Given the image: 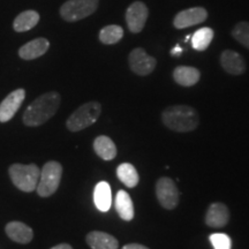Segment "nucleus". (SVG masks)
I'll return each mask as SVG.
<instances>
[{"instance_id":"obj_16","label":"nucleus","mask_w":249,"mask_h":249,"mask_svg":"<svg viewBox=\"0 0 249 249\" xmlns=\"http://www.w3.org/2000/svg\"><path fill=\"white\" fill-rule=\"evenodd\" d=\"M86 241L91 249H118L119 242L113 235L101 231H92L87 234Z\"/></svg>"},{"instance_id":"obj_11","label":"nucleus","mask_w":249,"mask_h":249,"mask_svg":"<svg viewBox=\"0 0 249 249\" xmlns=\"http://www.w3.org/2000/svg\"><path fill=\"white\" fill-rule=\"evenodd\" d=\"M208 18L207 9L203 7H193L188 9H183L179 12L174 18L173 24L174 27L178 29H183V28H188L196 26L204 22Z\"/></svg>"},{"instance_id":"obj_13","label":"nucleus","mask_w":249,"mask_h":249,"mask_svg":"<svg viewBox=\"0 0 249 249\" xmlns=\"http://www.w3.org/2000/svg\"><path fill=\"white\" fill-rule=\"evenodd\" d=\"M220 65L231 75H241L246 71V61L241 54L232 50H225L220 55Z\"/></svg>"},{"instance_id":"obj_25","label":"nucleus","mask_w":249,"mask_h":249,"mask_svg":"<svg viewBox=\"0 0 249 249\" xmlns=\"http://www.w3.org/2000/svg\"><path fill=\"white\" fill-rule=\"evenodd\" d=\"M232 36L249 50V22H239L236 24L232 30Z\"/></svg>"},{"instance_id":"obj_14","label":"nucleus","mask_w":249,"mask_h":249,"mask_svg":"<svg viewBox=\"0 0 249 249\" xmlns=\"http://www.w3.org/2000/svg\"><path fill=\"white\" fill-rule=\"evenodd\" d=\"M50 48V43L46 38H36L28 42L27 44L21 46V49L18 50V55L23 60H34V59L42 57L43 54H45L48 52Z\"/></svg>"},{"instance_id":"obj_27","label":"nucleus","mask_w":249,"mask_h":249,"mask_svg":"<svg viewBox=\"0 0 249 249\" xmlns=\"http://www.w3.org/2000/svg\"><path fill=\"white\" fill-rule=\"evenodd\" d=\"M123 249H149V248L140 244H128V245H124Z\"/></svg>"},{"instance_id":"obj_4","label":"nucleus","mask_w":249,"mask_h":249,"mask_svg":"<svg viewBox=\"0 0 249 249\" xmlns=\"http://www.w3.org/2000/svg\"><path fill=\"white\" fill-rule=\"evenodd\" d=\"M101 113L102 105L98 102L92 101L86 103L71 114L66 121L67 128L71 132H80L88 128L98 120Z\"/></svg>"},{"instance_id":"obj_17","label":"nucleus","mask_w":249,"mask_h":249,"mask_svg":"<svg viewBox=\"0 0 249 249\" xmlns=\"http://www.w3.org/2000/svg\"><path fill=\"white\" fill-rule=\"evenodd\" d=\"M200 71L192 66H178L173 71L174 81L182 87L195 86L200 81Z\"/></svg>"},{"instance_id":"obj_22","label":"nucleus","mask_w":249,"mask_h":249,"mask_svg":"<svg viewBox=\"0 0 249 249\" xmlns=\"http://www.w3.org/2000/svg\"><path fill=\"white\" fill-rule=\"evenodd\" d=\"M117 177L124 186L129 187V188L136 187L140 181L138 171H136L135 167L129 163L120 164L119 166H118Z\"/></svg>"},{"instance_id":"obj_28","label":"nucleus","mask_w":249,"mask_h":249,"mask_svg":"<svg viewBox=\"0 0 249 249\" xmlns=\"http://www.w3.org/2000/svg\"><path fill=\"white\" fill-rule=\"evenodd\" d=\"M51 249H73V247L68 244H60V245L54 246V247H52Z\"/></svg>"},{"instance_id":"obj_18","label":"nucleus","mask_w":249,"mask_h":249,"mask_svg":"<svg viewBox=\"0 0 249 249\" xmlns=\"http://www.w3.org/2000/svg\"><path fill=\"white\" fill-rule=\"evenodd\" d=\"M93 202L96 208L102 213H107L110 210L112 204L111 187L107 181L98 182L93 191Z\"/></svg>"},{"instance_id":"obj_23","label":"nucleus","mask_w":249,"mask_h":249,"mask_svg":"<svg viewBox=\"0 0 249 249\" xmlns=\"http://www.w3.org/2000/svg\"><path fill=\"white\" fill-rule=\"evenodd\" d=\"M213 30L209 27H204L198 29L192 37L193 48L197 51H204L210 45L213 39Z\"/></svg>"},{"instance_id":"obj_6","label":"nucleus","mask_w":249,"mask_h":249,"mask_svg":"<svg viewBox=\"0 0 249 249\" xmlns=\"http://www.w3.org/2000/svg\"><path fill=\"white\" fill-rule=\"evenodd\" d=\"M98 0H67L60 8V15L67 22H75L95 13Z\"/></svg>"},{"instance_id":"obj_1","label":"nucleus","mask_w":249,"mask_h":249,"mask_svg":"<svg viewBox=\"0 0 249 249\" xmlns=\"http://www.w3.org/2000/svg\"><path fill=\"white\" fill-rule=\"evenodd\" d=\"M60 95L55 91L45 92L37 97L23 114V123L26 126L37 127L45 124L57 113L60 107Z\"/></svg>"},{"instance_id":"obj_8","label":"nucleus","mask_w":249,"mask_h":249,"mask_svg":"<svg viewBox=\"0 0 249 249\" xmlns=\"http://www.w3.org/2000/svg\"><path fill=\"white\" fill-rule=\"evenodd\" d=\"M128 62L130 70L140 76L149 75L157 66V60L149 55L142 48H136L130 52Z\"/></svg>"},{"instance_id":"obj_19","label":"nucleus","mask_w":249,"mask_h":249,"mask_svg":"<svg viewBox=\"0 0 249 249\" xmlns=\"http://www.w3.org/2000/svg\"><path fill=\"white\" fill-rule=\"evenodd\" d=\"M93 150L104 160H112L117 156V147L108 136L101 135L93 141Z\"/></svg>"},{"instance_id":"obj_21","label":"nucleus","mask_w":249,"mask_h":249,"mask_svg":"<svg viewBox=\"0 0 249 249\" xmlns=\"http://www.w3.org/2000/svg\"><path fill=\"white\" fill-rule=\"evenodd\" d=\"M39 22V14L36 11H26L15 18L13 28L18 33H24L33 29Z\"/></svg>"},{"instance_id":"obj_29","label":"nucleus","mask_w":249,"mask_h":249,"mask_svg":"<svg viewBox=\"0 0 249 249\" xmlns=\"http://www.w3.org/2000/svg\"><path fill=\"white\" fill-rule=\"evenodd\" d=\"M181 52H182V49L180 48V46H176V48H174L172 51H171V54H172V55H180V54H181Z\"/></svg>"},{"instance_id":"obj_15","label":"nucleus","mask_w":249,"mask_h":249,"mask_svg":"<svg viewBox=\"0 0 249 249\" xmlns=\"http://www.w3.org/2000/svg\"><path fill=\"white\" fill-rule=\"evenodd\" d=\"M6 234L9 239L18 244H29L34 238V232L27 224L21 222H11L5 227Z\"/></svg>"},{"instance_id":"obj_3","label":"nucleus","mask_w":249,"mask_h":249,"mask_svg":"<svg viewBox=\"0 0 249 249\" xmlns=\"http://www.w3.org/2000/svg\"><path fill=\"white\" fill-rule=\"evenodd\" d=\"M9 177L20 191L30 193L36 191L39 181L40 170L36 164H13L8 169Z\"/></svg>"},{"instance_id":"obj_9","label":"nucleus","mask_w":249,"mask_h":249,"mask_svg":"<svg viewBox=\"0 0 249 249\" xmlns=\"http://www.w3.org/2000/svg\"><path fill=\"white\" fill-rule=\"evenodd\" d=\"M149 17V11L145 4L135 1L127 8L126 22L128 29L134 34L141 33Z\"/></svg>"},{"instance_id":"obj_5","label":"nucleus","mask_w":249,"mask_h":249,"mask_svg":"<svg viewBox=\"0 0 249 249\" xmlns=\"http://www.w3.org/2000/svg\"><path fill=\"white\" fill-rule=\"evenodd\" d=\"M62 177V166L58 161H48L40 170L37 194L40 197H49L57 192Z\"/></svg>"},{"instance_id":"obj_20","label":"nucleus","mask_w":249,"mask_h":249,"mask_svg":"<svg viewBox=\"0 0 249 249\" xmlns=\"http://www.w3.org/2000/svg\"><path fill=\"white\" fill-rule=\"evenodd\" d=\"M116 210L119 217L124 222H130L134 218V204L127 192L119 191L117 193Z\"/></svg>"},{"instance_id":"obj_26","label":"nucleus","mask_w":249,"mask_h":249,"mask_svg":"<svg viewBox=\"0 0 249 249\" xmlns=\"http://www.w3.org/2000/svg\"><path fill=\"white\" fill-rule=\"evenodd\" d=\"M209 240L213 249H231L232 240L225 233H213L209 236Z\"/></svg>"},{"instance_id":"obj_7","label":"nucleus","mask_w":249,"mask_h":249,"mask_svg":"<svg viewBox=\"0 0 249 249\" xmlns=\"http://www.w3.org/2000/svg\"><path fill=\"white\" fill-rule=\"evenodd\" d=\"M156 196L161 207L166 210L176 209L179 204L180 193L174 180L167 177L160 178L156 182Z\"/></svg>"},{"instance_id":"obj_24","label":"nucleus","mask_w":249,"mask_h":249,"mask_svg":"<svg viewBox=\"0 0 249 249\" xmlns=\"http://www.w3.org/2000/svg\"><path fill=\"white\" fill-rule=\"evenodd\" d=\"M123 36L124 29L120 26H116V24L104 27L99 31V40H101L103 44L107 45L116 44V43L123 38Z\"/></svg>"},{"instance_id":"obj_12","label":"nucleus","mask_w":249,"mask_h":249,"mask_svg":"<svg viewBox=\"0 0 249 249\" xmlns=\"http://www.w3.org/2000/svg\"><path fill=\"white\" fill-rule=\"evenodd\" d=\"M230 222V210L222 202L211 203L205 213V224L213 229H223Z\"/></svg>"},{"instance_id":"obj_2","label":"nucleus","mask_w":249,"mask_h":249,"mask_svg":"<svg viewBox=\"0 0 249 249\" xmlns=\"http://www.w3.org/2000/svg\"><path fill=\"white\" fill-rule=\"evenodd\" d=\"M161 121L173 132L188 133L197 128L200 117L197 111L189 105H172L163 111Z\"/></svg>"},{"instance_id":"obj_10","label":"nucleus","mask_w":249,"mask_h":249,"mask_svg":"<svg viewBox=\"0 0 249 249\" xmlns=\"http://www.w3.org/2000/svg\"><path fill=\"white\" fill-rule=\"evenodd\" d=\"M26 98V90L17 89L0 103V123H7L15 116Z\"/></svg>"}]
</instances>
